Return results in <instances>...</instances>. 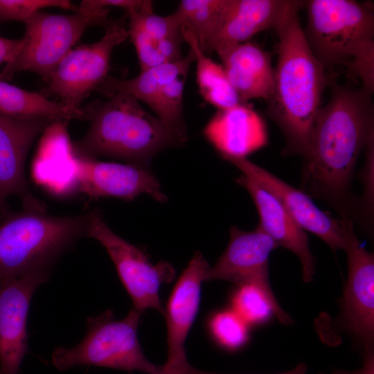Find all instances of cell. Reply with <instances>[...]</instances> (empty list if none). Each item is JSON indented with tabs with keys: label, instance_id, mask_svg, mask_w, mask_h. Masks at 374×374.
<instances>
[{
	"label": "cell",
	"instance_id": "cell-11",
	"mask_svg": "<svg viewBox=\"0 0 374 374\" xmlns=\"http://www.w3.org/2000/svg\"><path fill=\"white\" fill-rule=\"evenodd\" d=\"M210 265L197 252L177 280L164 310L168 332V358L160 374H208L191 365L184 344L199 305L202 283Z\"/></svg>",
	"mask_w": 374,
	"mask_h": 374
},
{
	"label": "cell",
	"instance_id": "cell-16",
	"mask_svg": "<svg viewBox=\"0 0 374 374\" xmlns=\"http://www.w3.org/2000/svg\"><path fill=\"white\" fill-rule=\"evenodd\" d=\"M278 244L258 225L251 231L232 226L229 244L213 267H209L205 281L222 280L238 285L247 283L269 285L268 261Z\"/></svg>",
	"mask_w": 374,
	"mask_h": 374
},
{
	"label": "cell",
	"instance_id": "cell-22",
	"mask_svg": "<svg viewBox=\"0 0 374 374\" xmlns=\"http://www.w3.org/2000/svg\"><path fill=\"white\" fill-rule=\"evenodd\" d=\"M0 115L15 118H43L54 121L84 120L80 109L50 100L42 93L29 91L0 80Z\"/></svg>",
	"mask_w": 374,
	"mask_h": 374
},
{
	"label": "cell",
	"instance_id": "cell-9",
	"mask_svg": "<svg viewBox=\"0 0 374 374\" xmlns=\"http://www.w3.org/2000/svg\"><path fill=\"white\" fill-rule=\"evenodd\" d=\"M104 28L99 41L72 49L60 61L47 80L44 96H57L65 105L80 109L83 100L104 82L114 49L129 37L121 20L109 21Z\"/></svg>",
	"mask_w": 374,
	"mask_h": 374
},
{
	"label": "cell",
	"instance_id": "cell-33",
	"mask_svg": "<svg viewBox=\"0 0 374 374\" xmlns=\"http://www.w3.org/2000/svg\"><path fill=\"white\" fill-rule=\"evenodd\" d=\"M0 374H1V371H0Z\"/></svg>",
	"mask_w": 374,
	"mask_h": 374
},
{
	"label": "cell",
	"instance_id": "cell-14",
	"mask_svg": "<svg viewBox=\"0 0 374 374\" xmlns=\"http://www.w3.org/2000/svg\"><path fill=\"white\" fill-rule=\"evenodd\" d=\"M50 271H39L0 283V371L18 374L28 353L27 317L32 296Z\"/></svg>",
	"mask_w": 374,
	"mask_h": 374
},
{
	"label": "cell",
	"instance_id": "cell-8",
	"mask_svg": "<svg viewBox=\"0 0 374 374\" xmlns=\"http://www.w3.org/2000/svg\"><path fill=\"white\" fill-rule=\"evenodd\" d=\"M87 237L96 240L106 249L132 299V308L141 313L154 308L163 315L159 289L173 278L172 266L166 262L153 265L142 249L110 229L99 210L88 212Z\"/></svg>",
	"mask_w": 374,
	"mask_h": 374
},
{
	"label": "cell",
	"instance_id": "cell-29",
	"mask_svg": "<svg viewBox=\"0 0 374 374\" xmlns=\"http://www.w3.org/2000/svg\"><path fill=\"white\" fill-rule=\"evenodd\" d=\"M56 7L74 12L79 8L67 0H0V21H18L26 23L42 9Z\"/></svg>",
	"mask_w": 374,
	"mask_h": 374
},
{
	"label": "cell",
	"instance_id": "cell-17",
	"mask_svg": "<svg viewBox=\"0 0 374 374\" xmlns=\"http://www.w3.org/2000/svg\"><path fill=\"white\" fill-rule=\"evenodd\" d=\"M291 0H228L203 52L208 55L249 42L277 26Z\"/></svg>",
	"mask_w": 374,
	"mask_h": 374
},
{
	"label": "cell",
	"instance_id": "cell-25",
	"mask_svg": "<svg viewBox=\"0 0 374 374\" xmlns=\"http://www.w3.org/2000/svg\"><path fill=\"white\" fill-rule=\"evenodd\" d=\"M228 0H183L172 13L181 28L190 30L203 51Z\"/></svg>",
	"mask_w": 374,
	"mask_h": 374
},
{
	"label": "cell",
	"instance_id": "cell-12",
	"mask_svg": "<svg viewBox=\"0 0 374 374\" xmlns=\"http://www.w3.org/2000/svg\"><path fill=\"white\" fill-rule=\"evenodd\" d=\"M71 164L77 190L89 199L116 197L131 201L148 194L159 202L167 199L148 166L100 161L73 154Z\"/></svg>",
	"mask_w": 374,
	"mask_h": 374
},
{
	"label": "cell",
	"instance_id": "cell-3",
	"mask_svg": "<svg viewBox=\"0 0 374 374\" xmlns=\"http://www.w3.org/2000/svg\"><path fill=\"white\" fill-rule=\"evenodd\" d=\"M80 109L90 126L83 137L71 143L76 157H109L148 166L157 153L182 143L137 100L126 93H115L107 100H93Z\"/></svg>",
	"mask_w": 374,
	"mask_h": 374
},
{
	"label": "cell",
	"instance_id": "cell-2",
	"mask_svg": "<svg viewBox=\"0 0 374 374\" xmlns=\"http://www.w3.org/2000/svg\"><path fill=\"white\" fill-rule=\"evenodd\" d=\"M302 8L303 1L291 0L274 28L278 37V60L266 111L283 133L284 153L303 157L330 78L305 39L299 18Z\"/></svg>",
	"mask_w": 374,
	"mask_h": 374
},
{
	"label": "cell",
	"instance_id": "cell-7",
	"mask_svg": "<svg viewBox=\"0 0 374 374\" xmlns=\"http://www.w3.org/2000/svg\"><path fill=\"white\" fill-rule=\"evenodd\" d=\"M109 11L108 8H79L71 15L37 12L25 23L19 50L6 63L0 80H9L17 72L30 71L47 81L89 26H105L109 21Z\"/></svg>",
	"mask_w": 374,
	"mask_h": 374
},
{
	"label": "cell",
	"instance_id": "cell-24",
	"mask_svg": "<svg viewBox=\"0 0 374 374\" xmlns=\"http://www.w3.org/2000/svg\"><path fill=\"white\" fill-rule=\"evenodd\" d=\"M232 310L248 325L262 323L272 315L283 323L291 322L278 305L270 285L247 283L238 285L232 298Z\"/></svg>",
	"mask_w": 374,
	"mask_h": 374
},
{
	"label": "cell",
	"instance_id": "cell-23",
	"mask_svg": "<svg viewBox=\"0 0 374 374\" xmlns=\"http://www.w3.org/2000/svg\"><path fill=\"white\" fill-rule=\"evenodd\" d=\"M181 32L184 41L188 44L195 55L197 82L202 97L217 110L242 103L222 64L214 62L200 49L190 30L181 28Z\"/></svg>",
	"mask_w": 374,
	"mask_h": 374
},
{
	"label": "cell",
	"instance_id": "cell-15",
	"mask_svg": "<svg viewBox=\"0 0 374 374\" xmlns=\"http://www.w3.org/2000/svg\"><path fill=\"white\" fill-rule=\"evenodd\" d=\"M55 122L0 115V216L8 211L7 199L12 195L19 196L22 204L39 202L29 189L25 162L34 141Z\"/></svg>",
	"mask_w": 374,
	"mask_h": 374
},
{
	"label": "cell",
	"instance_id": "cell-18",
	"mask_svg": "<svg viewBox=\"0 0 374 374\" xmlns=\"http://www.w3.org/2000/svg\"><path fill=\"white\" fill-rule=\"evenodd\" d=\"M203 134L222 158H247L268 143L265 121L247 103L217 110Z\"/></svg>",
	"mask_w": 374,
	"mask_h": 374
},
{
	"label": "cell",
	"instance_id": "cell-6",
	"mask_svg": "<svg viewBox=\"0 0 374 374\" xmlns=\"http://www.w3.org/2000/svg\"><path fill=\"white\" fill-rule=\"evenodd\" d=\"M141 314L132 308L121 320L111 310L88 317L84 338L73 347L57 348L52 354L53 366L59 371L87 365L160 374L161 366L148 359L138 339Z\"/></svg>",
	"mask_w": 374,
	"mask_h": 374
},
{
	"label": "cell",
	"instance_id": "cell-13",
	"mask_svg": "<svg viewBox=\"0 0 374 374\" xmlns=\"http://www.w3.org/2000/svg\"><path fill=\"white\" fill-rule=\"evenodd\" d=\"M348 258V278L341 299V322L364 353L373 351L374 257L355 232L344 249Z\"/></svg>",
	"mask_w": 374,
	"mask_h": 374
},
{
	"label": "cell",
	"instance_id": "cell-27",
	"mask_svg": "<svg viewBox=\"0 0 374 374\" xmlns=\"http://www.w3.org/2000/svg\"><path fill=\"white\" fill-rule=\"evenodd\" d=\"M185 76L168 84L149 106L157 118L183 143L186 141V130L183 118V98Z\"/></svg>",
	"mask_w": 374,
	"mask_h": 374
},
{
	"label": "cell",
	"instance_id": "cell-5",
	"mask_svg": "<svg viewBox=\"0 0 374 374\" xmlns=\"http://www.w3.org/2000/svg\"><path fill=\"white\" fill-rule=\"evenodd\" d=\"M88 213L55 216L40 201L0 216V283L29 273L51 272L58 259L87 236Z\"/></svg>",
	"mask_w": 374,
	"mask_h": 374
},
{
	"label": "cell",
	"instance_id": "cell-10",
	"mask_svg": "<svg viewBox=\"0 0 374 374\" xmlns=\"http://www.w3.org/2000/svg\"><path fill=\"white\" fill-rule=\"evenodd\" d=\"M272 193L304 230L321 238L333 252L344 249L355 233L354 223L321 210L312 197L245 157L223 158Z\"/></svg>",
	"mask_w": 374,
	"mask_h": 374
},
{
	"label": "cell",
	"instance_id": "cell-4",
	"mask_svg": "<svg viewBox=\"0 0 374 374\" xmlns=\"http://www.w3.org/2000/svg\"><path fill=\"white\" fill-rule=\"evenodd\" d=\"M303 28L312 53L328 71L346 69L361 85L374 91L373 4L354 0L303 1Z\"/></svg>",
	"mask_w": 374,
	"mask_h": 374
},
{
	"label": "cell",
	"instance_id": "cell-34",
	"mask_svg": "<svg viewBox=\"0 0 374 374\" xmlns=\"http://www.w3.org/2000/svg\"><path fill=\"white\" fill-rule=\"evenodd\" d=\"M213 374H216V373H213Z\"/></svg>",
	"mask_w": 374,
	"mask_h": 374
},
{
	"label": "cell",
	"instance_id": "cell-32",
	"mask_svg": "<svg viewBox=\"0 0 374 374\" xmlns=\"http://www.w3.org/2000/svg\"><path fill=\"white\" fill-rule=\"evenodd\" d=\"M305 371L306 366L303 364H301L292 371L279 374H305Z\"/></svg>",
	"mask_w": 374,
	"mask_h": 374
},
{
	"label": "cell",
	"instance_id": "cell-21",
	"mask_svg": "<svg viewBox=\"0 0 374 374\" xmlns=\"http://www.w3.org/2000/svg\"><path fill=\"white\" fill-rule=\"evenodd\" d=\"M193 62L195 55L190 49L180 60L141 71L137 76L129 80L108 75L96 91L109 98L124 93L150 106L168 84L179 77H186Z\"/></svg>",
	"mask_w": 374,
	"mask_h": 374
},
{
	"label": "cell",
	"instance_id": "cell-19",
	"mask_svg": "<svg viewBox=\"0 0 374 374\" xmlns=\"http://www.w3.org/2000/svg\"><path fill=\"white\" fill-rule=\"evenodd\" d=\"M236 182L251 195L260 217L258 225L279 247L297 256L301 264L303 280L311 282L314 274V259L305 231L269 191L243 174L237 178Z\"/></svg>",
	"mask_w": 374,
	"mask_h": 374
},
{
	"label": "cell",
	"instance_id": "cell-26",
	"mask_svg": "<svg viewBox=\"0 0 374 374\" xmlns=\"http://www.w3.org/2000/svg\"><path fill=\"white\" fill-rule=\"evenodd\" d=\"M139 60L141 71L180 60L183 37L161 39L141 30L127 28Z\"/></svg>",
	"mask_w": 374,
	"mask_h": 374
},
{
	"label": "cell",
	"instance_id": "cell-1",
	"mask_svg": "<svg viewBox=\"0 0 374 374\" xmlns=\"http://www.w3.org/2000/svg\"><path fill=\"white\" fill-rule=\"evenodd\" d=\"M373 93L362 85L332 84L330 98L316 115L303 156L301 190L353 223L358 208L352 179L361 152L374 139Z\"/></svg>",
	"mask_w": 374,
	"mask_h": 374
},
{
	"label": "cell",
	"instance_id": "cell-20",
	"mask_svg": "<svg viewBox=\"0 0 374 374\" xmlns=\"http://www.w3.org/2000/svg\"><path fill=\"white\" fill-rule=\"evenodd\" d=\"M217 54L242 103L251 99L267 100L270 98L274 85V68L269 52L249 41Z\"/></svg>",
	"mask_w": 374,
	"mask_h": 374
},
{
	"label": "cell",
	"instance_id": "cell-30",
	"mask_svg": "<svg viewBox=\"0 0 374 374\" xmlns=\"http://www.w3.org/2000/svg\"><path fill=\"white\" fill-rule=\"evenodd\" d=\"M80 7L99 8L118 7L124 9L126 13L153 10L152 1L149 0H84Z\"/></svg>",
	"mask_w": 374,
	"mask_h": 374
},
{
	"label": "cell",
	"instance_id": "cell-28",
	"mask_svg": "<svg viewBox=\"0 0 374 374\" xmlns=\"http://www.w3.org/2000/svg\"><path fill=\"white\" fill-rule=\"evenodd\" d=\"M210 330L216 341L229 350L242 347L249 337L248 324L232 309L216 313L211 319Z\"/></svg>",
	"mask_w": 374,
	"mask_h": 374
},
{
	"label": "cell",
	"instance_id": "cell-31",
	"mask_svg": "<svg viewBox=\"0 0 374 374\" xmlns=\"http://www.w3.org/2000/svg\"><path fill=\"white\" fill-rule=\"evenodd\" d=\"M21 39H10L0 37V64L10 62L18 53Z\"/></svg>",
	"mask_w": 374,
	"mask_h": 374
}]
</instances>
